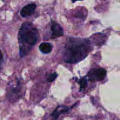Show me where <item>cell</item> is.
<instances>
[{
  "label": "cell",
  "instance_id": "1",
  "mask_svg": "<svg viewBox=\"0 0 120 120\" xmlns=\"http://www.w3.org/2000/svg\"><path fill=\"white\" fill-rule=\"evenodd\" d=\"M91 49L89 40L70 38L64 46L63 59L67 63H77L85 59Z\"/></svg>",
  "mask_w": 120,
  "mask_h": 120
},
{
  "label": "cell",
  "instance_id": "2",
  "mask_svg": "<svg viewBox=\"0 0 120 120\" xmlns=\"http://www.w3.org/2000/svg\"><path fill=\"white\" fill-rule=\"evenodd\" d=\"M39 38L38 31L30 22H25L21 25L18 33L19 54L24 57L31 50Z\"/></svg>",
  "mask_w": 120,
  "mask_h": 120
},
{
  "label": "cell",
  "instance_id": "3",
  "mask_svg": "<svg viewBox=\"0 0 120 120\" xmlns=\"http://www.w3.org/2000/svg\"><path fill=\"white\" fill-rule=\"evenodd\" d=\"M107 71L104 69H94L90 70L87 75V77L90 81L103 80L106 76Z\"/></svg>",
  "mask_w": 120,
  "mask_h": 120
},
{
  "label": "cell",
  "instance_id": "4",
  "mask_svg": "<svg viewBox=\"0 0 120 120\" xmlns=\"http://www.w3.org/2000/svg\"><path fill=\"white\" fill-rule=\"evenodd\" d=\"M21 84L20 81L18 80L15 86L12 85L9 88L8 98L11 101H16L19 97L21 91Z\"/></svg>",
  "mask_w": 120,
  "mask_h": 120
},
{
  "label": "cell",
  "instance_id": "5",
  "mask_svg": "<svg viewBox=\"0 0 120 120\" xmlns=\"http://www.w3.org/2000/svg\"><path fill=\"white\" fill-rule=\"evenodd\" d=\"M51 39H55L57 38L60 37L63 35V30L60 25L58 23H53L51 25Z\"/></svg>",
  "mask_w": 120,
  "mask_h": 120
},
{
  "label": "cell",
  "instance_id": "6",
  "mask_svg": "<svg viewBox=\"0 0 120 120\" xmlns=\"http://www.w3.org/2000/svg\"><path fill=\"white\" fill-rule=\"evenodd\" d=\"M36 7V6L35 4H29L25 6L22 8L21 11V16L24 18L30 16L35 11Z\"/></svg>",
  "mask_w": 120,
  "mask_h": 120
},
{
  "label": "cell",
  "instance_id": "7",
  "mask_svg": "<svg viewBox=\"0 0 120 120\" xmlns=\"http://www.w3.org/2000/svg\"><path fill=\"white\" fill-rule=\"evenodd\" d=\"M70 110V108L69 107L66 106H58L56 109V110L53 111V112L52 114L53 118L55 120L57 119L61 114L63 113L68 112Z\"/></svg>",
  "mask_w": 120,
  "mask_h": 120
},
{
  "label": "cell",
  "instance_id": "8",
  "mask_svg": "<svg viewBox=\"0 0 120 120\" xmlns=\"http://www.w3.org/2000/svg\"><path fill=\"white\" fill-rule=\"evenodd\" d=\"M52 49V46L50 43L44 42L42 43L39 45V50L42 53L44 54H48L50 53Z\"/></svg>",
  "mask_w": 120,
  "mask_h": 120
},
{
  "label": "cell",
  "instance_id": "9",
  "mask_svg": "<svg viewBox=\"0 0 120 120\" xmlns=\"http://www.w3.org/2000/svg\"><path fill=\"white\" fill-rule=\"evenodd\" d=\"M78 82L80 86V91H82L83 89H85L87 85V79L86 78V77H84L79 80Z\"/></svg>",
  "mask_w": 120,
  "mask_h": 120
},
{
  "label": "cell",
  "instance_id": "10",
  "mask_svg": "<svg viewBox=\"0 0 120 120\" xmlns=\"http://www.w3.org/2000/svg\"><path fill=\"white\" fill-rule=\"evenodd\" d=\"M57 77V73H56V72H55V73H52V74H51V75H49V77H48V79H47V80H48V82H52L53 81H54L55 79H56V78Z\"/></svg>",
  "mask_w": 120,
  "mask_h": 120
},
{
  "label": "cell",
  "instance_id": "11",
  "mask_svg": "<svg viewBox=\"0 0 120 120\" xmlns=\"http://www.w3.org/2000/svg\"><path fill=\"white\" fill-rule=\"evenodd\" d=\"M2 60H3V56H2V53L0 51V68H1V64H2Z\"/></svg>",
  "mask_w": 120,
  "mask_h": 120
},
{
  "label": "cell",
  "instance_id": "12",
  "mask_svg": "<svg viewBox=\"0 0 120 120\" xmlns=\"http://www.w3.org/2000/svg\"><path fill=\"white\" fill-rule=\"evenodd\" d=\"M82 1V0H72V1L73 2H76V1Z\"/></svg>",
  "mask_w": 120,
  "mask_h": 120
}]
</instances>
